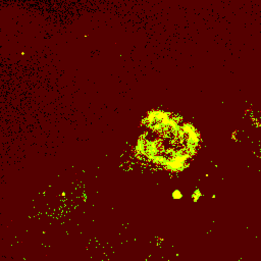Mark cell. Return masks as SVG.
<instances>
[{
	"instance_id": "obj_1",
	"label": "cell",
	"mask_w": 261,
	"mask_h": 261,
	"mask_svg": "<svg viewBox=\"0 0 261 261\" xmlns=\"http://www.w3.org/2000/svg\"><path fill=\"white\" fill-rule=\"evenodd\" d=\"M250 124L253 135V150L261 158V106L253 108L251 111Z\"/></svg>"
}]
</instances>
